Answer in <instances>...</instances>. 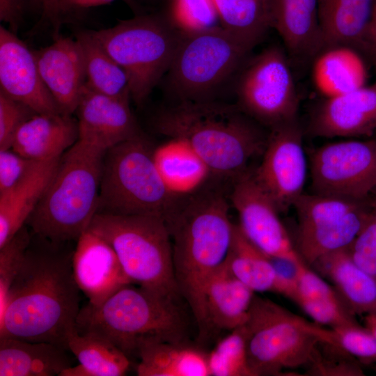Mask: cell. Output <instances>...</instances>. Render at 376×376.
I'll return each mask as SVG.
<instances>
[{
    "mask_svg": "<svg viewBox=\"0 0 376 376\" xmlns=\"http://www.w3.org/2000/svg\"><path fill=\"white\" fill-rule=\"evenodd\" d=\"M41 8L42 13L45 18L49 21L56 31L59 29L61 24V12L60 10V0H38Z\"/></svg>",
    "mask_w": 376,
    "mask_h": 376,
    "instance_id": "cell-43",
    "label": "cell"
},
{
    "mask_svg": "<svg viewBox=\"0 0 376 376\" xmlns=\"http://www.w3.org/2000/svg\"><path fill=\"white\" fill-rule=\"evenodd\" d=\"M363 317L364 327L370 331L376 338V314L366 315Z\"/></svg>",
    "mask_w": 376,
    "mask_h": 376,
    "instance_id": "cell-45",
    "label": "cell"
},
{
    "mask_svg": "<svg viewBox=\"0 0 376 376\" xmlns=\"http://www.w3.org/2000/svg\"><path fill=\"white\" fill-rule=\"evenodd\" d=\"M240 107L210 100H180L159 112L154 125L186 142L212 175L237 178L263 153L268 136Z\"/></svg>",
    "mask_w": 376,
    "mask_h": 376,
    "instance_id": "cell-3",
    "label": "cell"
},
{
    "mask_svg": "<svg viewBox=\"0 0 376 376\" xmlns=\"http://www.w3.org/2000/svg\"><path fill=\"white\" fill-rule=\"evenodd\" d=\"M171 23L180 33H192L217 26L214 0H171Z\"/></svg>",
    "mask_w": 376,
    "mask_h": 376,
    "instance_id": "cell-35",
    "label": "cell"
},
{
    "mask_svg": "<svg viewBox=\"0 0 376 376\" xmlns=\"http://www.w3.org/2000/svg\"><path fill=\"white\" fill-rule=\"evenodd\" d=\"M36 113L0 91V150L11 148L19 127Z\"/></svg>",
    "mask_w": 376,
    "mask_h": 376,
    "instance_id": "cell-39",
    "label": "cell"
},
{
    "mask_svg": "<svg viewBox=\"0 0 376 376\" xmlns=\"http://www.w3.org/2000/svg\"><path fill=\"white\" fill-rule=\"evenodd\" d=\"M221 26L251 49L270 26L269 0H214Z\"/></svg>",
    "mask_w": 376,
    "mask_h": 376,
    "instance_id": "cell-33",
    "label": "cell"
},
{
    "mask_svg": "<svg viewBox=\"0 0 376 376\" xmlns=\"http://www.w3.org/2000/svg\"><path fill=\"white\" fill-rule=\"evenodd\" d=\"M294 207L298 219L295 249L311 266L320 257L352 244L368 218L370 197L354 200L304 194Z\"/></svg>",
    "mask_w": 376,
    "mask_h": 376,
    "instance_id": "cell-11",
    "label": "cell"
},
{
    "mask_svg": "<svg viewBox=\"0 0 376 376\" xmlns=\"http://www.w3.org/2000/svg\"><path fill=\"white\" fill-rule=\"evenodd\" d=\"M139 376H210L207 353L183 343H152L138 352Z\"/></svg>",
    "mask_w": 376,
    "mask_h": 376,
    "instance_id": "cell-30",
    "label": "cell"
},
{
    "mask_svg": "<svg viewBox=\"0 0 376 376\" xmlns=\"http://www.w3.org/2000/svg\"><path fill=\"white\" fill-rule=\"evenodd\" d=\"M79 139L77 120L62 113H36L16 132L11 148L36 161L59 158Z\"/></svg>",
    "mask_w": 376,
    "mask_h": 376,
    "instance_id": "cell-22",
    "label": "cell"
},
{
    "mask_svg": "<svg viewBox=\"0 0 376 376\" xmlns=\"http://www.w3.org/2000/svg\"><path fill=\"white\" fill-rule=\"evenodd\" d=\"M69 351L79 363L60 376H122L130 366V358L111 341L92 333L74 330L68 339Z\"/></svg>",
    "mask_w": 376,
    "mask_h": 376,
    "instance_id": "cell-31",
    "label": "cell"
},
{
    "mask_svg": "<svg viewBox=\"0 0 376 376\" xmlns=\"http://www.w3.org/2000/svg\"><path fill=\"white\" fill-rule=\"evenodd\" d=\"M310 267L331 281L353 315L376 314V280L352 260L348 248L324 255Z\"/></svg>",
    "mask_w": 376,
    "mask_h": 376,
    "instance_id": "cell-24",
    "label": "cell"
},
{
    "mask_svg": "<svg viewBox=\"0 0 376 376\" xmlns=\"http://www.w3.org/2000/svg\"><path fill=\"white\" fill-rule=\"evenodd\" d=\"M60 158L38 162L19 182L0 193V247L26 225L52 178Z\"/></svg>",
    "mask_w": 376,
    "mask_h": 376,
    "instance_id": "cell-25",
    "label": "cell"
},
{
    "mask_svg": "<svg viewBox=\"0 0 376 376\" xmlns=\"http://www.w3.org/2000/svg\"><path fill=\"white\" fill-rule=\"evenodd\" d=\"M210 376H253L248 363L244 324L230 331L207 353Z\"/></svg>",
    "mask_w": 376,
    "mask_h": 376,
    "instance_id": "cell-34",
    "label": "cell"
},
{
    "mask_svg": "<svg viewBox=\"0 0 376 376\" xmlns=\"http://www.w3.org/2000/svg\"><path fill=\"white\" fill-rule=\"evenodd\" d=\"M72 270L80 291L95 306L132 283L111 244L89 229L76 241Z\"/></svg>",
    "mask_w": 376,
    "mask_h": 376,
    "instance_id": "cell-19",
    "label": "cell"
},
{
    "mask_svg": "<svg viewBox=\"0 0 376 376\" xmlns=\"http://www.w3.org/2000/svg\"><path fill=\"white\" fill-rule=\"evenodd\" d=\"M269 19L290 61L307 64L325 50L318 0H269Z\"/></svg>",
    "mask_w": 376,
    "mask_h": 376,
    "instance_id": "cell-21",
    "label": "cell"
},
{
    "mask_svg": "<svg viewBox=\"0 0 376 376\" xmlns=\"http://www.w3.org/2000/svg\"><path fill=\"white\" fill-rule=\"evenodd\" d=\"M228 210L222 194L207 191L178 203L164 217L171 240L175 281L202 337L208 334L204 302L206 283L225 261L233 240L235 224Z\"/></svg>",
    "mask_w": 376,
    "mask_h": 376,
    "instance_id": "cell-2",
    "label": "cell"
},
{
    "mask_svg": "<svg viewBox=\"0 0 376 376\" xmlns=\"http://www.w3.org/2000/svg\"><path fill=\"white\" fill-rule=\"evenodd\" d=\"M348 251L352 260L376 280V195L370 196L368 218Z\"/></svg>",
    "mask_w": 376,
    "mask_h": 376,
    "instance_id": "cell-38",
    "label": "cell"
},
{
    "mask_svg": "<svg viewBox=\"0 0 376 376\" xmlns=\"http://www.w3.org/2000/svg\"><path fill=\"white\" fill-rule=\"evenodd\" d=\"M68 244L32 232L0 313V338L49 342L68 350V339L76 329L81 309V291L72 270L74 250Z\"/></svg>",
    "mask_w": 376,
    "mask_h": 376,
    "instance_id": "cell-1",
    "label": "cell"
},
{
    "mask_svg": "<svg viewBox=\"0 0 376 376\" xmlns=\"http://www.w3.org/2000/svg\"><path fill=\"white\" fill-rule=\"evenodd\" d=\"M40 161L25 157L12 148L0 150V193L19 182Z\"/></svg>",
    "mask_w": 376,
    "mask_h": 376,
    "instance_id": "cell-40",
    "label": "cell"
},
{
    "mask_svg": "<svg viewBox=\"0 0 376 376\" xmlns=\"http://www.w3.org/2000/svg\"><path fill=\"white\" fill-rule=\"evenodd\" d=\"M248 363L253 376L279 375L306 366L322 342L334 345L332 330L255 295L248 319Z\"/></svg>",
    "mask_w": 376,
    "mask_h": 376,
    "instance_id": "cell-7",
    "label": "cell"
},
{
    "mask_svg": "<svg viewBox=\"0 0 376 376\" xmlns=\"http://www.w3.org/2000/svg\"><path fill=\"white\" fill-rule=\"evenodd\" d=\"M263 158L253 176L279 212L304 194L307 161L298 120L270 129Z\"/></svg>",
    "mask_w": 376,
    "mask_h": 376,
    "instance_id": "cell-14",
    "label": "cell"
},
{
    "mask_svg": "<svg viewBox=\"0 0 376 376\" xmlns=\"http://www.w3.org/2000/svg\"><path fill=\"white\" fill-rule=\"evenodd\" d=\"M130 97L102 94L86 84L75 111L78 140L107 151L141 134L130 107Z\"/></svg>",
    "mask_w": 376,
    "mask_h": 376,
    "instance_id": "cell-17",
    "label": "cell"
},
{
    "mask_svg": "<svg viewBox=\"0 0 376 376\" xmlns=\"http://www.w3.org/2000/svg\"><path fill=\"white\" fill-rule=\"evenodd\" d=\"M288 55L278 46L258 54L237 85L240 109L270 129L297 120L299 97Z\"/></svg>",
    "mask_w": 376,
    "mask_h": 376,
    "instance_id": "cell-12",
    "label": "cell"
},
{
    "mask_svg": "<svg viewBox=\"0 0 376 376\" xmlns=\"http://www.w3.org/2000/svg\"><path fill=\"white\" fill-rule=\"evenodd\" d=\"M376 0H318L325 49L344 47L363 53L364 38Z\"/></svg>",
    "mask_w": 376,
    "mask_h": 376,
    "instance_id": "cell-27",
    "label": "cell"
},
{
    "mask_svg": "<svg viewBox=\"0 0 376 376\" xmlns=\"http://www.w3.org/2000/svg\"><path fill=\"white\" fill-rule=\"evenodd\" d=\"M76 328L106 338L130 359L149 343L185 342L187 324L178 300L130 283L100 305L81 308Z\"/></svg>",
    "mask_w": 376,
    "mask_h": 376,
    "instance_id": "cell-4",
    "label": "cell"
},
{
    "mask_svg": "<svg viewBox=\"0 0 376 376\" xmlns=\"http://www.w3.org/2000/svg\"><path fill=\"white\" fill-rule=\"evenodd\" d=\"M153 157L163 182L176 201L198 194V188L212 175L198 155L180 139L169 138L154 148Z\"/></svg>",
    "mask_w": 376,
    "mask_h": 376,
    "instance_id": "cell-28",
    "label": "cell"
},
{
    "mask_svg": "<svg viewBox=\"0 0 376 376\" xmlns=\"http://www.w3.org/2000/svg\"><path fill=\"white\" fill-rule=\"evenodd\" d=\"M232 274L255 292H272L289 297L295 282L281 277L271 258L255 246L235 224L225 260Z\"/></svg>",
    "mask_w": 376,
    "mask_h": 376,
    "instance_id": "cell-29",
    "label": "cell"
},
{
    "mask_svg": "<svg viewBox=\"0 0 376 376\" xmlns=\"http://www.w3.org/2000/svg\"><path fill=\"white\" fill-rule=\"evenodd\" d=\"M39 72L60 111L75 113L86 84L82 51L77 39L57 37L34 52Z\"/></svg>",
    "mask_w": 376,
    "mask_h": 376,
    "instance_id": "cell-20",
    "label": "cell"
},
{
    "mask_svg": "<svg viewBox=\"0 0 376 376\" xmlns=\"http://www.w3.org/2000/svg\"><path fill=\"white\" fill-rule=\"evenodd\" d=\"M255 292L235 277L225 261L209 278L204 291L207 333L230 331L244 325Z\"/></svg>",
    "mask_w": 376,
    "mask_h": 376,
    "instance_id": "cell-23",
    "label": "cell"
},
{
    "mask_svg": "<svg viewBox=\"0 0 376 376\" xmlns=\"http://www.w3.org/2000/svg\"><path fill=\"white\" fill-rule=\"evenodd\" d=\"M70 351L49 342L0 338V376H54L72 366Z\"/></svg>",
    "mask_w": 376,
    "mask_h": 376,
    "instance_id": "cell-26",
    "label": "cell"
},
{
    "mask_svg": "<svg viewBox=\"0 0 376 376\" xmlns=\"http://www.w3.org/2000/svg\"><path fill=\"white\" fill-rule=\"evenodd\" d=\"M32 237L24 225L0 247V313L3 312L9 289L20 269Z\"/></svg>",
    "mask_w": 376,
    "mask_h": 376,
    "instance_id": "cell-36",
    "label": "cell"
},
{
    "mask_svg": "<svg viewBox=\"0 0 376 376\" xmlns=\"http://www.w3.org/2000/svg\"><path fill=\"white\" fill-rule=\"evenodd\" d=\"M106 151L77 141L56 170L26 225L55 242L77 241L97 213Z\"/></svg>",
    "mask_w": 376,
    "mask_h": 376,
    "instance_id": "cell-5",
    "label": "cell"
},
{
    "mask_svg": "<svg viewBox=\"0 0 376 376\" xmlns=\"http://www.w3.org/2000/svg\"><path fill=\"white\" fill-rule=\"evenodd\" d=\"M252 49L221 26L181 33L167 71L180 100H203L228 79Z\"/></svg>",
    "mask_w": 376,
    "mask_h": 376,
    "instance_id": "cell-10",
    "label": "cell"
},
{
    "mask_svg": "<svg viewBox=\"0 0 376 376\" xmlns=\"http://www.w3.org/2000/svg\"><path fill=\"white\" fill-rule=\"evenodd\" d=\"M230 200L238 214L239 228L255 246L270 258L302 260L280 219L279 210L253 173L246 171L235 178Z\"/></svg>",
    "mask_w": 376,
    "mask_h": 376,
    "instance_id": "cell-15",
    "label": "cell"
},
{
    "mask_svg": "<svg viewBox=\"0 0 376 376\" xmlns=\"http://www.w3.org/2000/svg\"><path fill=\"white\" fill-rule=\"evenodd\" d=\"M363 54L376 65V1L365 35Z\"/></svg>",
    "mask_w": 376,
    "mask_h": 376,
    "instance_id": "cell-42",
    "label": "cell"
},
{
    "mask_svg": "<svg viewBox=\"0 0 376 376\" xmlns=\"http://www.w3.org/2000/svg\"><path fill=\"white\" fill-rule=\"evenodd\" d=\"M76 39L82 51L86 86L107 95H130L126 73L91 32H81Z\"/></svg>",
    "mask_w": 376,
    "mask_h": 376,
    "instance_id": "cell-32",
    "label": "cell"
},
{
    "mask_svg": "<svg viewBox=\"0 0 376 376\" xmlns=\"http://www.w3.org/2000/svg\"><path fill=\"white\" fill-rule=\"evenodd\" d=\"M334 345L366 363L376 361V338L359 323L331 329Z\"/></svg>",
    "mask_w": 376,
    "mask_h": 376,
    "instance_id": "cell-37",
    "label": "cell"
},
{
    "mask_svg": "<svg viewBox=\"0 0 376 376\" xmlns=\"http://www.w3.org/2000/svg\"><path fill=\"white\" fill-rule=\"evenodd\" d=\"M114 0H60V10L65 11L72 9L88 8L110 3Z\"/></svg>",
    "mask_w": 376,
    "mask_h": 376,
    "instance_id": "cell-44",
    "label": "cell"
},
{
    "mask_svg": "<svg viewBox=\"0 0 376 376\" xmlns=\"http://www.w3.org/2000/svg\"><path fill=\"white\" fill-rule=\"evenodd\" d=\"M0 91L37 113H61L42 79L34 52L2 25Z\"/></svg>",
    "mask_w": 376,
    "mask_h": 376,
    "instance_id": "cell-16",
    "label": "cell"
},
{
    "mask_svg": "<svg viewBox=\"0 0 376 376\" xmlns=\"http://www.w3.org/2000/svg\"><path fill=\"white\" fill-rule=\"evenodd\" d=\"M91 32L126 73L131 98L138 104L167 72L181 35L170 22L152 16Z\"/></svg>",
    "mask_w": 376,
    "mask_h": 376,
    "instance_id": "cell-9",
    "label": "cell"
},
{
    "mask_svg": "<svg viewBox=\"0 0 376 376\" xmlns=\"http://www.w3.org/2000/svg\"><path fill=\"white\" fill-rule=\"evenodd\" d=\"M314 193L365 200L376 191V139L329 143L310 164Z\"/></svg>",
    "mask_w": 376,
    "mask_h": 376,
    "instance_id": "cell-13",
    "label": "cell"
},
{
    "mask_svg": "<svg viewBox=\"0 0 376 376\" xmlns=\"http://www.w3.org/2000/svg\"><path fill=\"white\" fill-rule=\"evenodd\" d=\"M24 10V0H0V20L8 24L14 32L18 27Z\"/></svg>",
    "mask_w": 376,
    "mask_h": 376,
    "instance_id": "cell-41",
    "label": "cell"
},
{
    "mask_svg": "<svg viewBox=\"0 0 376 376\" xmlns=\"http://www.w3.org/2000/svg\"><path fill=\"white\" fill-rule=\"evenodd\" d=\"M88 229L111 244L132 284L175 300L181 297L163 216L96 213Z\"/></svg>",
    "mask_w": 376,
    "mask_h": 376,
    "instance_id": "cell-6",
    "label": "cell"
},
{
    "mask_svg": "<svg viewBox=\"0 0 376 376\" xmlns=\"http://www.w3.org/2000/svg\"><path fill=\"white\" fill-rule=\"evenodd\" d=\"M153 152L142 134L105 152L97 213L164 217L171 211L178 201L157 171Z\"/></svg>",
    "mask_w": 376,
    "mask_h": 376,
    "instance_id": "cell-8",
    "label": "cell"
},
{
    "mask_svg": "<svg viewBox=\"0 0 376 376\" xmlns=\"http://www.w3.org/2000/svg\"><path fill=\"white\" fill-rule=\"evenodd\" d=\"M310 132L317 136H370L376 131V80L327 97L314 109Z\"/></svg>",
    "mask_w": 376,
    "mask_h": 376,
    "instance_id": "cell-18",
    "label": "cell"
}]
</instances>
